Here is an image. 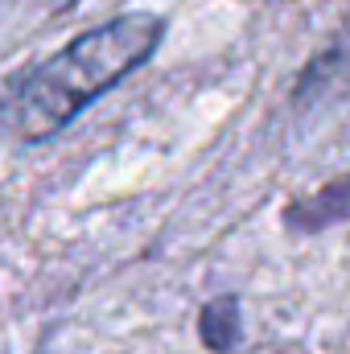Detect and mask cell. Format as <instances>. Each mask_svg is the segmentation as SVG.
Segmentation results:
<instances>
[{"instance_id":"cell-1","label":"cell","mask_w":350,"mask_h":354,"mask_svg":"<svg viewBox=\"0 0 350 354\" xmlns=\"http://www.w3.org/2000/svg\"><path fill=\"white\" fill-rule=\"evenodd\" d=\"M161 41H165V17L149 8L120 12L71 37L58 54L42 58L8 87L0 103L4 128L21 145H42L58 136L99 95L120 87L132 71H140L161 50Z\"/></svg>"},{"instance_id":"cell-2","label":"cell","mask_w":350,"mask_h":354,"mask_svg":"<svg viewBox=\"0 0 350 354\" xmlns=\"http://www.w3.org/2000/svg\"><path fill=\"white\" fill-rule=\"evenodd\" d=\"M342 218H347V177H334L326 189L305 194V198H297V202L284 206V227L288 231H301V235L338 227Z\"/></svg>"},{"instance_id":"cell-3","label":"cell","mask_w":350,"mask_h":354,"mask_svg":"<svg viewBox=\"0 0 350 354\" xmlns=\"http://www.w3.org/2000/svg\"><path fill=\"white\" fill-rule=\"evenodd\" d=\"M198 338L210 354H235L243 346V305L235 292L210 297L198 313Z\"/></svg>"},{"instance_id":"cell-4","label":"cell","mask_w":350,"mask_h":354,"mask_svg":"<svg viewBox=\"0 0 350 354\" xmlns=\"http://www.w3.org/2000/svg\"><path fill=\"white\" fill-rule=\"evenodd\" d=\"M75 4H79V0H50V8H54V12H71Z\"/></svg>"}]
</instances>
